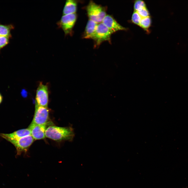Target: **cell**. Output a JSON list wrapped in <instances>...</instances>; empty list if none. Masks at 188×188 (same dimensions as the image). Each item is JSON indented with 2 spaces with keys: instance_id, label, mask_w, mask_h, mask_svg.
<instances>
[{
  "instance_id": "cell-1",
  "label": "cell",
  "mask_w": 188,
  "mask_h": 188,
  "mask_svg": "<svg viewBox=\"0 0 188 188\" xmlns=\"http://www.w3.org/2000/svg\"><path fill=\"white\" fill-rule=\"evenodd\" d=\"M45 137L54 140H71L74 136L73 129L70 127H60L50 126L47 127Z\"/></svg>"
},
{
  "instance_id": "cell-2",
  "label": "cell",
  "mask_w": 188,
  "mask_h": 188,
  "mask_svg": "<svg viewBox=\"0 0 188 188\" xmlns=\"http://www.w3.org/2000/svg\"><path fill=\"white\" fill-rule=\"evenodd\" d=\"M86 10L90 20L99 24L102 22L107 15L106 8L90 1L86 7Z\"/></svg>"
},
{
  "instance_id": "cell-3",
  "label": "cell",
  "mask_w": 188,
  "mask_h": 188,
  "mask_svg": "<svg viewBox=\"0 0 188 188\" xmlns=\"http://www.w3.org/2000/svg\"><path fill=\"white\" fill-rule=\"evenodd\" d=\"M77 19L76 13L63 15L57 24L58 27L63 30L65 35H71Z\"/></svg>"
},
{
  "instance_id": "cell-4",
  "label": "cell",
  "mask_w": 188,
  "mask_h": 188,
  "mask_svg": "<svg viewBox=\"0 0 188 188\" xmlns=\"http://www.w3.org/2000/svg\"><path fill=\"white\" fill-rule=\"evenodd\" d=\"M111 34L109 30L102 22L98 24L92 38L95 42V46H99L104 41L110 42Z\"/></svg>"
},
{
  "instance_id": "cell-5",
  "label": "cell",
  "mask_w": 188,
  "mask_h": 188,
  "mask_svg": "<svg viewBox=\"0 0 188 188\" xmlns=\"http://www.w3.org/2000/svg\"><path fill=\"white\" fill-rule=\"evenodd\" d=\"M49 114L48 107L36 104L34 116L31 123L38 125H46L49 119Z\"/></svg>"
},
{
  "instance_id": "cell-6",
  "label": "cell",
  "mask_w": 188,
  "mask_h": 188,
  "mask_svg": "<svg viewBox=\"0 0 188 188\" xmlns=\"http://www.w3.org/2000/svg\"><path fill=\"white\" fill-rule=\"evenodd\" d=\"M48 86L42 82L39 83L36 91V104L48 107Z\"/></svg>"
},
{
  "instance_id": "cell-7",
  "label": "cell",
  "mask_w": 188,
  "mask_h": 188,
  "mask_svg": "<svg viewBox=\"0 0 188 188\" xmlns=\"http://www.w3.org/2000/svg\"><path fill=\"white\" fill-rule=\"evenodd\" d=\"M34 140L32 136L30 135L9 142L14 146L16 150L17 154L19 155L23 152H26L33 142Z\"/></svg>"
},
{
  "instance_id": "cell-8",
  "label": "cell",
  "mask_w": 188,
  "mask_h": 188,
  "mask_svg": "<svg viewBox=\"0 0 188 188\" xmlns=\"http://www.w3.org/2000/svg\"><path fill=\"white\" fill-rule=\"evenodd\" d=\"M102 22L109 30L112 34L120 30H126L127 28L120 24L111 15H108Z\"/></svg>"
},
{
  "instance_id": "cell-9",
  "label": "cell",
  "mask_w": 188,
  "mask_h": 188,
  "mask_svg": "<svg viewBox=\"0 0 188 188\" xmlns=\"http://www.w3.org/2000/svg\"><path fill=\"white\" fill-rule=\"evenodd\" d=\"M46 125H38L31 123L28 128L31 135L34 140H40L45 138Z\"/></svg>"
},
{
  "instance_id": "cell-10",
  "label": "cell",
  "mask_w": 188,
  "mask_h": 188,
  "mask_svg": "<svg viewBox=\"0 0 188 188\" xmlns=\"http://www.w3.org/2000/svg\"><path fill=\"white\" fill-rule=\"evenodd\" d=\"M30 135L31 132L28 128L19 130L10 133H0V136L9 142Z\"/></svg>"
},
{
  "instance_id": "cell-11",
  "label": "cell",
  "mask_w": 188,
  "mask_h": 188,
  "mask_svg": "<svg viewBox=\"0 0 188 188\" xmlns=\"http://www.w3.org/2000/svg\"><path fill=\"white\" fill-rule=\"evenodd\" d=\"M98 24L89 20L87 24L84 33L83 38L92 39Z\"/></svg>"
},
{
  "instance_id": "cell-12",
  "label": "cell",
  "mask_w": 188,
  "mask_h": 188,
  "mask_svg": "<svg viewBox=\"0 0 188 188\" xmlns=\"http://www.w3.org/2000/svg\"><path fill=\"white\" fill-rule=\"evenodd\" d=\"M77 2L74 0H67L65 2L63 11V15L76 13Z\"/></svg>"
},
{
  "instance_id": "cell-13",
  "label": "cell",
  "mask_w": 188,
  "mask_h": 188,
  "mask_svg": "<svg viewBox=\"0 0 188 188\" xmlns=\"http://www.w3.org/2000/svg\"><path fill=\"white\" fill-rule=\"evenodd\" d=\"M14 26L11 24L3 25L0 24V36H6L11 38V31Z\"/></svg>"
},
{
  "instance_id": "cell-14",
  "label": "cell",
  "mask_w": 188,
  "mask_h": 188,
  "mask_svg": "<svg viewBox=\"0 0 188 188\" xmlns=\"http://www.w3.org/2000/svg\"><path fill=\"white\" fill-rule=\"evenodd\" d=\"M151 23V19L150 16L142 18L139 26L146 31L148 32L149 28Z\"/></svg>"
},
{
  "instance_id": "cell-15",
  "label": "cell",
  "mask_w": 188,
  "mask_h": 188,
  "mask_svg": "<svg viewBox=\"0 0 188 188\" xmlns=\"http://www.w3.org/2000/svg\"><path fill=\"white\" fill-rule=\"evenodd\" d=\"M146 7L145 2L141 0H136L134 2V11H137L139 10Z\"/></svg>"
},
{
  "instance_id": "cell-16",
  "label": "cell",
  "mask_w": 188,
  "mask_h": 188,
  "mask_svg": "<svg viewBox=\"0 0 188 188\" xmlns=\"http://www.w3.org/2000/svg\"><path fill=\"white\" fill-rule=\"evenodd\" d=\"M142 18L137 11H134L132 16L131 21L134 24L139 26Z\"/></svg>"
},
{
  "instance_id": "cell-17",
  "label": "cell",
  "mask_w": 188,
  "mask_h": 188,
  "mask_svg": "<svg viewBox=\"0 0 188 188\" xmlns=\"http://www.w3.org/2000/svg\"><path fill=\"white\" fill-rule=\"evenodd\" d=\"M10 38L6 36H0V50L9 44Z\"/></svg>"
},
{
  "instance_id": "cell-18",
  "label": "cell",
  "mask_w": 188,
  "mask_h": 188,
  "mask_svg": "<svg viewBox=\"0 0 188 188\" xmlns=\"http://www.w3.org/2000/svg\"><path fill=\"white\" fill-rule=\"evenodd\" d=\"M137 11L142 18L150 16L149 13L146 7L142 8Z\"/></svg>"
},
{
  "instance_id": "cell-19",
  "label": "cell",
  "mask_w": 188,
  "mask_h": 188,
  "mask_svg": "<svg viewBox=\"0 0 188 188\" xmlns=\"http://www.w3.org/2000/svg\"><path fill=\"white\" fill-rule=\"evenodd\" d=\"M3 98V97L1 94L0 92V104H1L2 102Z\"/></svg>"
}]
</instances>
